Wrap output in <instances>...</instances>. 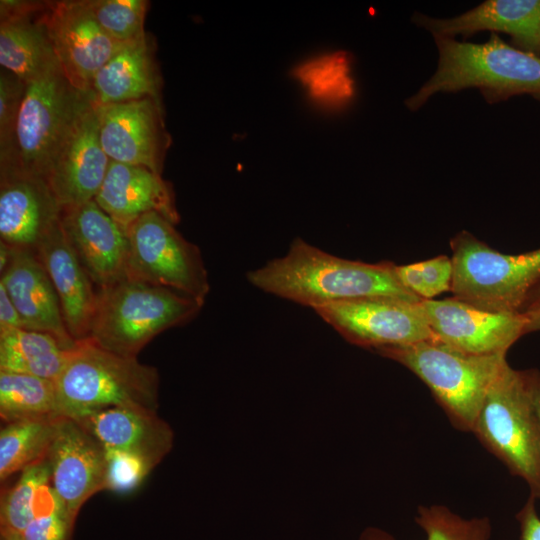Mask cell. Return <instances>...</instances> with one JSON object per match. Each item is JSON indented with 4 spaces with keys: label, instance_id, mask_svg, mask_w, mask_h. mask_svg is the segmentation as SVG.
<instances>
[{
    "label": "cell",
    "instance_id": "1",
    "mask_svg": "<svg viewBox=\"0 0 540 540\" xmlns=\"http://www.w3.org/2000/svg\"><path fill=\"white\" fill-rule=\"evenodd\" d=\"M391 261L366 263L331 255L297 238L283 257L248 273L260 290L316 309L334 302L387 296L421 302L400 283Z\"/></svg>",
    "mask_w": 540,
    "mask_h": 540
},
{
    "label": "cell",
    "instance_id": "2",
    "mask_svg": "<svg viewBox=\"0 0 540 540\" xmlns=\"http://www.w3.org/2000/svg\"><path fill=\"white\" fill-rule=\"evenodd\" d=\"M437 66L430 78L405 100L411 111L438 93L476 88L488 103L528 94L540 100V56L511 46L491 33L483 43L434 38Z\"/></svg>",
    "mask_w": 540,
    "mask_h": 540
},
{
    "label": "cell",
    "instance_id": "3",
    "mask_svg": "<svg viewBox=\"0 0 540 540\" xmlns=\"http://www.w3.org/2000/svg\"><path fill=\"white\" fill-rule=\"evenodd\" d=\"M62 416L124 407L157 413L159 375L137 357L106 350L91 339L76 341L55 380Z\"/></svg>",
    "mask_w": 540,
    "mask_h": 540
},
{
    "label": "cell",
    "instance_id": "4",
    "mask_svg": "<svg viewBox=\"0 0 540 540\" xmlns=\"http://www.w3.org/2000/svg\"><path fill=\"white\" fill-rule=\"evenodd\" d=\"M202 306L175 290L125 277L98 288L88 338L106 350L137 357L155 336L189 322Z\"/></svg>",
    "mask_w": 540,
    "mask_h": 540
},
{
    "label": "cell",
    "instance_id": "5",
    "mask_svg": "<svg viewBox=\"0 0 540 540\" xmlns=\"http://www.w3.org/2000/svg\"><path fill=\"white\" fill-rule=\"evenodd\" d=\"M415 374L430 390L451 424L472 432L493 381L507 363L506 354L478 355L438 340L376 350Z\"/></svg>",
    "mask_w": 540,
    "mask_h": 540
},
{
    "label": "cell",
    "instance_id": "6",
    "mask_svg": "<svg viewBox=\"0 0 540 540\" xmlns=\"http://www.w3.org/2000/svg\"><path fill=\"white\" fill-rule=\"evenodd\" d=\"M472 433L540 500V419L525 370L508 362L485 397Z\"/></svg>",
    "mask_w": 540,
    "mask_h": 540
},
{
    "label": "cell",
    "instance_id": "7",
    "mask_svg": "<svg viewBox=\"0 0 540 540\" xmlns=\"http://www.w3.org/2000/svg\"><path fill=\"white\" fill-rule=\"evenodd\" d=\"M450 247L453 297L485 310L521 313L540 282V248L506 254L466 230L452 237Z\"/></svg>",
    "mask_w": 540,
    "mask_h": 540
},
{
    "label": "cell",
    "instance_id": "8",
    "mask_svg": "<svg viewBox=\"0 0 540 540\" xmlns=\"http://www.w3.org/2000/svg\"><path fill=\"white\" fill-rule=\"evenodd\" d=\"M93 100L92 92L73 87L61 68L27 83L17 124L14 164L9 168L46 180L73 124Z\"/></svg>",
    "mask_w": 540,
    "mask_h": 540
},
{
    "label": "cell",
    "instance_id": "9",
    "mask_svg": "<svg viewBox=\"0 0 540 540\" xmlns=\"http://www.w3.org/2000/svg\"><path fill=\"white\" fill-rule=\"evenodd\" d=\"M126 231V277L175 290L204 305L210 288L204 261L199 248L186 240L175 224L149 212Z\"/></svg>",
    "mask_w": 540,
    "mask_h": 540
},
{
    "label": "cell",
    "instance_id": "10",
    "mask_svg": "<svg viewBox=\"0 0 540 540\" xmlns=\"http://www.w3.org/2000/svg\"><path fill=\"white\" fill-rule=\"evenodd\" d=\"M314 310L348 342L374 351L436 340L422 301L370 296L342 300Z\"/></svg>",
    "mask_w": 540,
    "mask_h": 540
},
{
    "label": "cell",
    "instance_id": "11",
    "mask_svg": "<svg viewBox=\"0 0 540 540\" xmlns=\"http://www.w3.org/2000/svg\"><path fill=\"white\" fill-rule=\"evenodd\" d=\"M44 21L65 78L76 89L91 92L96 73L125 43L103 30L85 0L48 1Z\"/></svg>",
    "mask_w": 540,
    "mask_h": 540
},
{
    "label": "cell",
    "instance_id": "12",
    "mask_svg": "<svg viewBox=\"0 0 540 540\" xmlns=\"http://www.w3.org/2000/svg\"><path fill=\"white\" fill-rule=\"evenodd\" d=\"M422 306L435 339L466 353L506 354L526 334L523 313L485 310L456 297L423 300Z\"/></svg>",
    "mask_w": 540,
    "mask_h": 540
},
{
    "label": "cell",
    "instance_id": "13",
    "mask_svg": "<svg viewBox=\"0 0 540 540\" xmlns=\"http://www.w3.org/2000/svg\"><path fill=\"white\" fill-rule=\"evenodd\" d=\"M96 111L100 142L110 160L161 175L170 142L161 103L151 98L96 103Z\"/></svg>",
    "mask_w": 540,
    "mask_h": 540
},
{
    "label": "cell",
    "instance_id": "14",
    "mask_svg": "<svg viewBox=\"0 0 540 540\" xmlns=\"http://www.w3.org/2000/svg\"><path fill=\"white\" fill-rule=\"evenodd\" d=\"M47 458L51 487L75 522L83 504L105 490V446L78 421L62 416Z\"/></svg>",
    "mask_w": 540,
    "mask_h": 540
},
{
    "label": "cell",
    "instance_id": "15",
    "mask_svg": "<svg viewBox=\"0 0 540 540\" xmlns=\"http://www.w3.org/2000/svg\"><path fill=\"white\" fill-rule=\"evenodd\" d=\"M61 223L68 242L98 288L126 277L127 231L95 200L63 207Z\"/></svg>",
    "mask_w": 540,
    "mask_h": 540
},
{
    "label": "cell",
    "instance_id": "16",
    "mask_svg": "<svg viewBox=\"0 0 540 540\" xmlns=\"http://www.w3.org/2000/svg\"><path fill=\"white\" fill-rule=\"evenodd\" d=\"M109 164L100 142L94 99L73 124L46 181L62 208L81 204L95 199Z\"/></svg>",
    "mask_w": 540,
    "mask_h": 540
},
{
    "label": "cell",
    "instance_id": "17",
    "mask_svg": "<svg viewBox=\"0 0 540 540\" xmlns=\"http://www.w3.org/2000/svg\"><path fill=\"white\" fill-rule=\"evenodd\" d=\"M62 206L44 178L0 170V241L34 250L61 222Z\"/></svg>",
    "mask_w": 540,
    "mask_h": 540
},
{
    "label": "cell",
    "instance_id": "18",
    "mask_svg": "<svg viewBox=\"0 0 540 540\" xmlns=\"http://www.w3.org/2000/svg\"><path fill=\"white\" fill-rule=\"evenodd\" d=\"M412 22L434 38H468L482 31L505 33L517 48L540 56V0H486L451 18L415 12Z\"/></svg>",
    "mask_w": 540,
    "mask_h": 540
},
{
    "label": "cell",
    "instance_id": "19",
    "mask_svg": "<svg viewBox=\"0 0 540 540\" xmlns=\"http://www.w3.org/2000/svg\"><path fill=\"white\" fill-rule=\"evenodd\" d=\"M12 248L0 284L15 305L23 328L50 334L71 349L76 341L67 330L58 296L41 261L32 249Z\"/></svg>",
    "mask_w": 540,
    "mask_h": 540
},
{
    "label": "cell",
    "instance_id": "20",
    "mask_svg": "<svg viewBox=\"0 0 540 540\" xmlns=\"http://www.w3.org/2000/svg\"><path fill=\"white\" fill-rule=\"evenodd\" d=\"M34 251L56 291L69 334L75 341L87 339L95 313L97 291L68 242L61 222Z\"/></svg>",
    "mask_w": 540,
    "mask_h": 540
},
{
    "label": "cell",
    "instance_id": "21",
    "mask_svg": "<svg viewBox=\"0 0 540 540\" xmlns=\"http://www.w3.org/2000/svg\"><path fill=\"white\" fill-rule=\"evenodd\" d=\"M96 203L125 230L139 217L157 212L177 224L172 186L148 168L110 160Z\"/></svg>",
    "mask_w": 540,
    "mask_h": 540
},
{
    "label": "cell",
    "instance_id": "22",
    "mask_svg": "<svg viewBox=\"0 0 540 540\" xmlns=\"http://www.w3.org/2000/svg\"><path fill=\"white\" fill-rule=\"evenodd\" d=\"M74 420L105 447L135 453L154 468L173 447V431L157 413L110 407L89 412Z\"/></svg>",
    "mask_w": 540,
    "mask_h": 540
},
{
    "label": "cell",
    "instance_id": "23",
    "mask_svg": "<svg viewBox=\"0 0 540 540\" xmlns=\"http://www.w3.org/2000/svg\"><path fill=\"white\" fill-rule=\"evenodd\" d=\"M161 78L145 33L125 43L96 73L91 92L98 104L151 98L161 103Z\"/></svg>",
    "mask_w": 540,
    "mask_h": 540
},
{
    "label": "cell",
    "instance_id": "24",
    "mask_svg": "<svg viewBox=\"0 0 540 540\" xmlns=\"http://www.w3.org/2000/svg\"><path fill=\"white\" fill-rule=\"evenodd\" d=\"M47 7L37 13L0 19L1 68L26 83L61 68L44 21Z\"/></svg>",
    "mask_w": 540,
    "mask_h": 540
},
{
    "label": "cell",
    "instance_id": "25",
    "mask_svg": "<svg viewBox=\"0 0 540 540\" xmlns=\"http://www.w3.org/2000/svg\"><path fill=\"white\" fill-rule=\"evenodd\" d=\"M68 350L54 336L44 332L26 328L0 331V371L55 381L65 364Z\"/></svg>",
    "mask_w": 540,
    "mask_h": 540
},
{
    "label": "cell",
    "instance_id": "26",
    "mask_svg": "<svg viewBox=\"0 0 540 540\" xmlns=\"http://www.w3.org/2000/svg\"><path fill=\"white\" fill-rule=\"evenodd\" d=\"M0 416L5 423L62 416L55 381L0 371Z\"/></svg>",
    "mask_w": 540,
    "mask_h": 540
},
{
    "label": "cell",
    "instance_id": "27",
    "mask_svg": "<svg viewBox=\"0 0 540 540\" xmlns=\"http://www.w3.org/2000/svg\"><path fill=\"white\" fill-rule=\"evenodd\" d=\"M60 417L5 423L0 431L1 482L47 457Z\"/></svg>",
    "mask_w": 540,
    "mask_h": 540
},
{
    "label": "cell",
    "instance_id": "28",
    "mask_svg": "<svg viewBox=\"0 0 540 540\" xmlns=\"http://www.w3.org/2000/svg\"><path fill=\"white\" fill-rule=\"evenodd\" d=\"M425 532L426 540H490L492 526L488 517L464 518L447 506H419L414 519ZM359 540H396L388 532L367 527Z\"/></svg>",
    "mask_w": 540,
    "mask_h": 540
},
{
    "label": "cell",
    "instance_id": "29",
    "mask_svg": "<svg viewBox=\"0 0 540 540\" xmlns=\"http://www.w3.org/2000/svg\"><path fill=\"white\" fill-rule=\"evenodd\" d=\"M49 481L47 457L21 471L17 482L1 498V534L20 535L34 520L39 492Z\"/></svg>",
    "mask_w": 540,
    "mask_h": 540
},
{
    "label": "cell",
    "instance_id": "30",
    "mask_svg": "<svg viewBox=\"0 0 540 540\" xmlns=\"http://www.w3.org/2000/svg\"><path fill=\"white\" fill-rule=\"evenodd\" d=\"M98 24L119 43L134 41L146 32V0H85Z\"/></svg>",
    "mask_w": 540,
    "mask_h": 540
},
{
    "label": "cell",
    "instance_id": "31",
    "mask_svg": "<svg viewBox=\"0 0 540 540\" xmlns=\"http://www.w3.org/2000/svg\"><path fill=\"white\" fill-rule=\"evenodd\" d=\"M349 68L346 54L336 53L300 67L296 76L310 88L315 97L342 103L353 94Z\"/></svg>",
    "mask_w": 540,
    "mask_h": 540
},
{
    "label": "cell",
    "instance_id": "32",
    "mask_svg": "<svg viewBox=\"0 0 540 540\" xmlns=\"http://www.w3.org/2000/svg\"><path fill=\"white\" fill-rule=\"evenodd\" d=\"M400 283L421 300H432L434 297L450 291L453 281V262L451 257H436L406 264L396 265Z\"/></svg>",
    "mask_w": 540,
    "mask_h": 540
},
{
    "label": "cell",
    "instance_id": "33",
    "mask_svg": "<svg viewBox=\"0 0 540 540\" xmlns=\"http://www.w3.org/2000/svg\"><path fill=\"white\" fill-rule=\"evenodd\" d=\"M26 85L13 73L0 69V170L14 164L17 124Z\"/></svg>",
    "mask_w": 540,
    "mask_h": 540
},
{
    "label": "cell",
    "instance_id": "34",
    "mask_svg": "<svg viewBox=\"0 0 540 540\" xmlns=\"http://www.w3.org/2000/svg\"><path fill=\"white\" fill-rule=\"evenodd\" d=\"M105 490L128 494L137 489L153 466L143 457L124 450L105 447Z\"/></svg>",
    "mask_w": 540,
    "mask_h": 540
},
{
    "label": "cell",
    "instance_id": "35",
    "mask_svg": "<svg viewBox=\"0 0 540 540\" xmlns=\"http://www.w3.org/2000/svg\"><path fill=\"white\" fill-rule=\"evenodd\" d=\"M74 523L60 506L34 518L20 537L22 540H70Z\"/></svg>",
    "mask_w": 540,
    "mask_h": 540
},
{
    "label": "cell",
    "instance_id": "36",
    "mask_svg": "<svg viewBox=\"0 0 540 540\" xmlns=\"http://www.w3.org/2000/svg\"><path fill=\"white\" fill-rule=\"evenodd\" d=\"M520 540H540V517L536 509V499L530 496L516 514Z\"/></svg>",
    "mask_w": 540,
    "mask_h": 540
},
{
    "label": "cell",
    "instance_id": "37",
    "mask_svg": "<svg viewBox=\"0 0 540 540\" xmlns=\"http://www.w3.org/2000/svg\"><path fill=\"white\" fill-rule=\"evenodd\" d=\"M23 328L21 317L4 286L0 284V331Z\"/></svg>",
    "mask_w": 540,
    "mask_h": 540
},
{
    "label": "cell",
    "instance_id": "38",
    "mask_svg": "<svg viewBox=\"0 0 540 540\" xmlns=\"http://www.w3.org/2000/svg\"><path fill=\"white\" fill-rule=\"evenodd\" d=\"M525 371H526V375L528 379V384H529L532 400L540 419V370L528 369Z\"/></svg>",
    "mask_w": 540,
    "mask_h": 540
},
{
    "label": "cell",
    "instance_id": "39",
    "mask_svg": "<svg viewBox=\"0 0 540 540\" xmlns=\"http://www.w3.org/2000/svg\"><path fill=\"white\" fill-rule=\"evenodd\" d=\"M540 308V282L534 287V289L528 295L521 313H528Z\"/></svg>",
    "mask_w": 540,
    "mask_h": 540
},
{
    "label": "cell",
    "instance_id": "40",
    "mask_svg": "<svg viewBox=\"0 0 540 540\" xmlns=\"http://www.w3.org/2000/svg\"><path fill=\"white\" fill-rule=\"evenodd\" d=\"M523 314L527 317L526 334L540 331V308Z\"/></svg>",
    "mask_w": 540,
    "mask_h": 540
},
{
    "label": "cell",
    "instance_id": "41",
    "mask_svg": "<svg viewBox=\"0 0 540 540\" xmlns=\"http://www.w3.org/2000/svg\"><path fill=\"white\" fill-rule=\"evenodd\" d=\"M1 540H22L19 534H1Z\"/></svg>",
    "mask_w": 540,
    "mask_h": 540
}]
</instances>
